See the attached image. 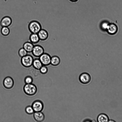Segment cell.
Returning a JSON list of instances; mask_svg holds the SVG:
<instances>
[{
    "label": "cell",
    "instance_id": "cell-4",
    "mask_svg": "<svg viewBox=\"0 0 122 122\" xmlns=\"http://www.w3.org/2000/svg\"><path fill=\"white\" fill-rule=\"evenodd\" d=\"M31 52L34 56L39 58L44 53V50L41 46L36 45L34 46Z\"/></svg>",
    "mask_w": 122,
    "mask_h": 122
},
{
    "label": "cell",
    "instance_id": "cell-16",
    "mask_svg": "<svg viewBox=\"0 0 122 122\" xmlns=\"http://www.w3.org/2000/svg\"><path fill=\"white\" fill-rule=\"evenodd\" d=\"M43 65L39 58L34 59L32 66L35 69L39 70Z\"/></svg>",
    "mask_w": 122,
    "mask_h": 122
},
{
    "label": "cell",
    "instance_id": "cell-21",
    "mask_svg": "<svg viewBox=\"0 0 122 122\" xmlns=\"http://www.w3.org/2000/svg\"><path fill=\"white\" fill-rule=\"evenodd\" d=\"M40 72L43 74H46L48 72V68L46 66L43 65L39 70Z\"/></svg>",
    "mask_w": 122,
    "mask_h": 122
},
{
    "label": "cell",
    "instance_id": "cell-10",
    "mask_svg": "<svg viewBox=\"0 0 122 122\" xmlns=\"http://www.w3.org/2000/svg\"><path fill=\"white\" fill-rule=\"evenodd\" d=\"M33 116L36 122H43L45 119L44 115L41 112H35L33 113Z\"/></svg>",
    "mask_w": 122,
    "mask_h": 122
},
{
    "label": "cell",
    "instance_id": "cell-25",
    "mask_svg": "<svg viewBox=\"0 0 122 122\" xmlns=\"http://www.w3.org/2000/svg\"><path fill=\"white\" fill-rule=\"evenodd\" d=\"M115 122V121H114L113 120H109V121L108 122Z\"/></svg>",
    "mask_w": 122,
    "mask_h": 122
},
{
    "label": "cell",
    "instance_id": "cell-9",
    "mask_svg": "<svg viewBox=\"0 0 122 122\" xmlns=\"http://www.w3.org/2000/svg\"><path fill=\"white\" fill-rule=\"evenodd\" d=\"M3 84L6 88L10 89L12 88L14 85V81L12 78L9 76L5 78L3 81Z\"/></svg>",
    "mask_w": 122,
    "mask_h": 122
},
{
    "label": "cell",
    "instance_id": "cell-15",
    "mask_svg": "<svg viewBox=\"0 0 122 122\" xmlns=\"http://www.w3.org/2000/svg\"><path fill=\"white\" fill-rule=\"evenodd\" d=\"M109 120L108 116L103 113L99 114L97 118V121L98 122H108Z\"/></svg>",
    "mask_w": 122,
    "mask_h": 122
},
{
    "label": "cell",
    "instance_id": "cell-1",
    "mask_svg": "<svg viewBox=\"0 0 122 122\" xmlns=\"http://www.w3.org/2000/svg\"><path fill=\"white\" fill-rule=\"evenodd\" d=\"M28 28L31 33L37 34L42 29V26L41 24L38 21L33 20L29 23Z\"/></svg>",
    "mask_w": 122,
    "mask_h": 122
},
{
    "label": "cell",
    "instance_id": "cell-12",
    "mask_svg": "<svg viewBox=\"0 0 122 122\" xmlns=\"http://www.w3.org/2000/svg\"><path fill=\"white\" fill-rule=\"evenodd\" d=\"M107 30L109 33L110 34H113L117 32V27L115 24L110 23L109 24Z\"/></svg>",
    "mask_w": 122,
    "mask_h": 122
},
{
    "label": "cell",
    "instance_id": "cell-18",
    "mask_svg": "<svg viewBox=\"0 0 122 122\" xmlns=\"http://www.w3.org/2000/svg\"><path fill=\"white\" fill-rule=\"evenodd\" d=\"M1 32L2 34L4 36H7L9 35L10 33V30L8 27H2Z\"/></svg>",
    "mask_w": 122,
    "mask_h": 122
},
{
    "label": "cell",
    "instance_id": "cell-19",
    "mask_svg": "<svg viewBox=\"0 0 122 122\" xmlns=\"http://www.w3.org/2000/svg\"><path fill=\"white\" fill-rule=\"evenodd\" d=\"M28 52L23 47L20 48L19 50L18 54L19 56L22 57L27 54Z\"/></svg>",
    "mask_w": 122,
    "mask_h": 122
},
{
    "label": "cell",
    "instance_id": "cell-13",
    "mask_svg": "<svg viewBox=\"0 0 122 122\" xmlns=\"http://www.w3.org/2000/svg\"><path fill=\"white\" fill-rule=\"evenodd\" d=\"M34 46V44L30 41H27L23 44V47L28 53H30L32 52Z\"/></svg>",
    "mask_w": 122,
    "mask_h": 122
},
{
    "label": "cell",
    "instance_id": "cell-23",
    "mask_svg": "<svg viewBox=\"0 0 122 122\" xmlns=\"http://www.w3.org/2000/svg\"><path fill=\"white\" fill-rule=\"evenodd\" d=\"M109 24V23L108 22L106 21H104L102 23L101 25L102 28L104 29H107Z\"/></svg>",
    "mask_w": 122,
    "mask_h": 122
},
{
    "label": "cell",
    "instance_id": "cell-17",
    "mask_svg": "<svg viewBox=\"0 0 122 122\" xmlns=\"http://www.w3.org/2000/svg\"><path fill=\"white\" fill-rule=\"evenodd\" d=\"M61 62L59 57L56 56L51 57V64L53 66H56L59 65Z\"/></svg>",
    "mask_w": 122,
    "mask_h": 122
},
{
    "label": "cell",
    "instance_id": "cell-6",
    "mask_svg": "<svg viewBox=\"0 0 122 122\" xmlns=\"http://www.w3.org/2000/svg\"><path fill=\"white\" fill-rule=\"evenodd\" d=\"M31 106L35 112H41L44 107L43 102L39 100H36L34 101Z\"/></svg>",
    "mask_w": 122,
    "mask_h": 122
},
{
    "label": "cell",
    "instance_id": "cell-7",
    "mask_svg": "<svg viewBox=\"0 0 122 122\" xmlns=\"http://www.w3.org/2000/svg\"><path fill=\"white\" fill-rule=\"evenodd\" d=\"M79 79L81 83L86 84L88 83L90 81L91 77L88 73L84 72L80 75Z\"/></svg>",
    "mask_w": 122,
    "mask_h": 122
},
{
    "label": "cell",
    "instance_id": "cell-22",
    "mask_svg": "<svg viewBox=\"0 0 122 122\" xmlns=\"http://www.w3.org/2000/svg\"><path fill=\"white\" fill-rule=\"evenodd\" d=\"M33 81V79L30 76H27L26 77L25 79V82L26 84L32 83Z\"/></svg>",
    "mask_w": 122,
    "mask_h": 122
},
{
    "label": "cell",
    "instance_id": "cell-24",
    "mask_svg": "<svg viewBox=\"0 0 122 122\" xmlns=\"http://www.w3.org/2000/svg\"><path fill=\"white\" fill-rule=\"evenodd\" d=\"M70 1H71L73 2H75L76 1H77L78 0H70Z\"/></svg>",
    "mask_w": 122,
    "mask_h": 122
},
{
    "label": "cell",
    "instance_id": "cell-5",
    "mask_svg": "<svg viewBox=\"0 0 122 122\" xmlns=\"http://www.w3.org/2000/svg\"><path fill=\"white\" fill-rule=\"evenodd\" d=\"M51 57L48 54L44 53L39 58L43 65L47 66L51 64Z\"/></svg>",
    "mask_w": 122,
    "mask_h": 122
},
{
    "label": "cell",
    "instance_id": "cell-2",
    "mask_svg": "<svg viewBox=\"0 0 122 122\" xmlns=\"http://www.w3.org/2000/svg\"><path fill=\"white\" fill-rule=\"evenodd\" d=\"M34 59L31 55L27 54L21 57V62L22 65L26 68L30 67L32 66Z\"/></svg>",
    "mask_w": 122,
    "mask_h": 122
},
{
    "label": "cell",
    "instance_id": "cell-8",
    "mask_svg": "<svg viewBox=\"0 0 122 122\" xmlns=\"http://www.w3.org/2000/svg\"><path fill=\"white\" fill-rule=\"evenodd\" d=\"M12 22V19L10 17L5 16L3 17L1 19L0 24L2 27H8L11 24Z\"/></svg>",
    "mask_w": 122,
    "mask_h": 122
},
{
    "label": "cell",
    "instance_id": "cell-11",
    "mask_svg": "<svg viewBox=\"0 0 122 122\" xmlns=\"http://www.w3.org/2000/svg\"><path fill=\"white\" fill-rule=\"evenodd\" d=\"M40 40L45 41L48 38L49 34L48 32L45 30L41 29L37 33Z\"/></svg>",
    "mask_w": 122,
    "mask_h": 122
},
{
    "label": "cell",
    "instance_id": "cell-3",
    "mask_svg": "<svg viewBox=\"0 0 122 122\" xmlns=\"http://www.w3.org/2000/svg\"><path fill=\"white\" fill-rule=\"evenodd\" d=\"M24 90L27 95L29 96H33L36 93L37 88L36 86L32 83L26 84L24 87Z\"/></svg>",
    "mask_w": 122,
    "mask_h": 122
},
{
    "label": "cell",
    "instance_id": "cell-20",
    "mask_svg": "<svg viewBox=\"0 0 122 122\" xmlns=\"http://www.w3.org/2000/svg\"><path fill=\"white\" fill-rule=\"evenodd\" d=\"M26 112L29 114H33L35 112L31 106H29L26 107L25 109Z\"/></svg>",
    "mask_w": 122,
    "mask_h": 122
},
{
    "label": "cell",
    "instance_id": "cell-14",
    "mask_svg": "<svg viewBox=\"0 0 122 122\" xmlns=\"http://www.w3.org/2000/svg\"><path fill=\"white\" fill-rule=\"evenodd\" d=\"M29 39L30 41L33 44L38 43L40 40L38 34L36 33H31Z\"/></svg>",
    "mask_w": 122,
    "mask_h": 122
}]
</instances>
